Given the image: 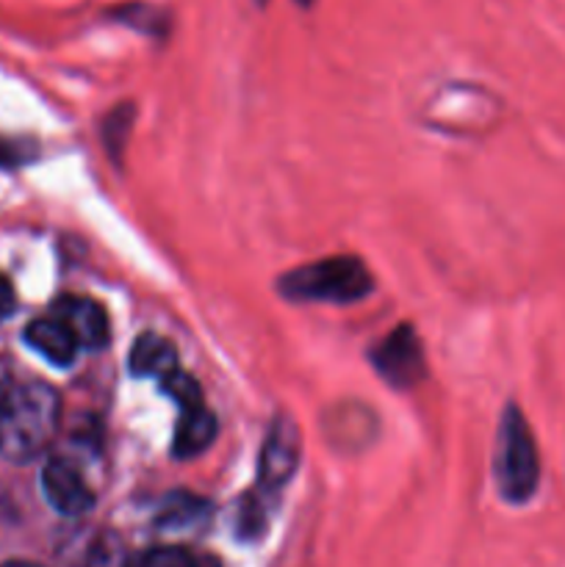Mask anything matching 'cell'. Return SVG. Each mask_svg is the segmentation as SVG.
<instances>
[{"label": "cell", "mask_w": 565, "mask_h": 567, "mask_svg": "<svg viewBox=\"0 0 565 567\" xmlns=\"http://www.w3.org/2000/svg\"><path fill=\"white\" fill-rule=\"evenodd\" d=\"M61 421L59 393L44 382H22L0 396V454L31 463L53 443Z\"/></svg>", "instance_id": "cell-1"}, {"label": "cell", "mask_w": 565, "mask_h": 567, "mask_svg": "<svg viewBox=\"0 0 565 567\" xmlns=\"http://www.w3.org/2000/svg\"><path fill=\"white\" fill-rule=\"evenodd\" d=\"M493 474L499 496L515 507L532 502L541 485V454L518 404H507L499 419Z\"/></svg>", "instance_id": "cell-2"}, {"label": "cell", "mask_w": 565, "mask_h": 567, "mask_svg": "<svg viewBox=\"0 0 565 567\" xmlns=\"http://www.w3.org/2000/svg\"><path fill=\"white\" fill-rule=\"evenodd\" d=\"M280 291L297 302L349 305L371 291V275L358 258H325L282 275Z\"/></svg>", "instance_id": "cell-3"}, {"label": "cell", "mask_w": 565, "mask_h": 567, "mask_svg": "<svg viewBox=\"0 0 565 567\" xmlns=\"http://www.w3.org/2000/svg\"><path fill=\"white\" fill-rule=\"evenodd\" d=\"M369 358L374 363L377 374L391 388H399V391H408V388H413L424 377V352H421L419 336H415L410 324H402L393 332H388L371 349Z\"/></svg>", "instance_id": "cell-4"}, {"label": "cell", "mask_w": 565, "mask_h": 567, "mask_svg": "<svg viewBox=\"0 0 565 567\" xmlns=\"http://www.w3.org/2000/svg\"><path fill=\"white\" fill-rule=\"evenodd\" d=\"M299 430L288 415H277L266 432L264 449L258 457V485L264 493H277L291 482L299 468Z\"/></svg>", "instance_id": "cell-5"}, {"label": "cell", "mask_w": 565, "mask_h": 567, "mask_svg": "<svg viewBox=\"0 0 565 567\" xmlns=\"http://www.w3.org/2000/svg\"><path fill=\"white\" fill-rule=\"evenodd\" d=\"M42 493L55 513L81 518L94 507V493L81 471L66 460H48L42 468Z\"/></svg>", "instance_id": "cell-6"}, {"label": "cell", "mask_w": 565, "mask_h": 567, "mask_svg": "<svg viewBox=\"0 0 565 567\" xmlns=\"http://www.w3.org/2000/svg\"><path fill=\"white\" fill-rule=\"evenodd\" d=\"M50 316H55L75 336L81 349H103L109 343V316H105V310L94 299L64 293V297L53 302Z\"/></svg>", "instance_id": "cell-7"}, {"label": "cell", "mask_w": 565, "mask_h": 567, "mask_svg": "<svg viewBox=\"0 0 565 567\" xmlns=\"http://www.w3.org/2000/svg\"><path fill=\"white\" fill-rule=\"evenodd\" d=\"M25 341L33 352L42 354L48 363L61 365V369L75 363L78 349H81V343L75 341V336H72V332L66 330L55 316L31 321L25 330Z\"/></svg>", "instance_id": "cell-8"}, {"label": "cell", "mask_w": 565, "mask_h": 567, "mask_svg": "<svg viewBox=\"0 0 565 567\" xmlns=\"http://www.w3.org/2000/svg\"><path fill=\"white\" fill-rule=\"evenodd\" d=\"M216 430H219L216 415L205 408V402L197 404V408L181 410V419H177L175 426V441H172V454L177 460L197 457V454H203L214 443Z\"/></svg>", "instance_id": "cell-9"}, {"label": "cell", "mask_w": 565, "mask_h": 567, "mask_svg": "<svg viewBox=\"0 0 565 567\" xmlns=\"http://www.w3.org/2000/svg\"><path fill=\"white\" fill-rule=\"evenodd\" d=\"M127 369H131L133 377H158V380H164L166 374L177 369L175 347L158 332H144L133 341Z\"/></svg>", "instance_id": "cell-10"}, {"label": "cell", "mask_w": 565, "mask_h": 567, "mask_svg": "<svg viewBox=\"0 0 565 567\" xmlns=\"http://www.w3.org/2000/svg\"><path fill=\"white\" fill-rule=\"evenodd\" d=\"M125 567H219L210 557H197V554L186 551L177 546H158L147 548V551L127 557Z\"/></svg>", "instance_id": "cell-11"}, {"label": "cell", "mask_w": 565, "mask_h": 567, "mask_svg": "<svg viewBox=\"0 0 565 567\" xmlns=\"http://www.w3.org/2000/svg\"><path fill=\"white\" fill-rule=\"evenodd\" d=\"M205 513H208V504H205L203 498L177 493V496H172L170 502L161 507L158 524L164 526V529H192V526H197L199 520L205 518Z\"/></svg>", "instance_id": "cell-12"}, {"label": "cell", "mask_w": 565, "mask_h": 567, "mask_svg": "<svg viewBox=\"0 0 565 567\" xmlns=\"http://www.w3.org/2000/svg\"><path fill=\"white\" fill-rule=\"evenodd\" d=\"M161 391H164L166 396H170L181 410L203 404V393H199L197 380L188 374H183L181 369H175L172 374H166L164 380H161Z\"/></svg>", "instance_id": "cell-13"}, {"label": "cell", "mask_w": 565, "mask_h": 567, "mask_svg": "<svg viewBox=\"0 0 565 567\" xmlns=\"http://www.w3.org/2000/svg\"><path fill=\"white\" fill-rule=\"evenodd\" d=\"M131 116H133V109L131 103H122V109H116L114 114L105 120V144H109L111 153H122V147H125V136L127 131H131Z\"/></svg>", "instance_id": "cell-14"}, {"label": "cell", "mask_w": 565, "mask_h": 567, "mask_svg": "<svg viewBox=\"0 0 565 567\" xmlns=\"http://www.w3.org/2000/svg\"><path fill=\"white\" fill-rule=\"evenodd\" d=\"M238 535L242 537H258L264 532V504L255 498H244L242 515H238Z\"/></svg>", "instance_id": "cell-15"}, {"label": "cell", "mask_w": 565, "mask_h": 567, "mask_svg": "<svg viewBox=\"0 0 565 567\" xmlns=\"http://www.w3.org/2000/svg\"><path fill=\"white\" fill-rule=\"evenodd\" d=\"M25 161V153L17 142L0 136V169H11V166H20Z\"/></svg>", "instance_id": "cell-16"}, {"label": "cell", "mask_w": 565, "mask_h": 567, "mask_svg": "<svg viewBox=\"0 0 565 567\" xmlns=\"http://www.w3.org/2000/svg\"><path fill=\"white\" fill-rule=\"evenodd\" d=\"M17 310V293L14 286L9 282V277L0 275V319H9Z\"/></svg>", "instance_id": "cell-17"}, {"label": "cell", "mask_w": 565, "mask_h": 567, "mask_svg": "<svg viewBox=\"0 0 565 567\" xmlns=\"http://www.w3.org/2000/svg\"><path fill=\"white\" fill-rule=\"evenodd\" d=\"M3 567H42V565H33V563H6Z\"/></svg>", "instance_id": "cell-18"}, {"label": "cell", "mask_w": 565, "mask_h": 567, "mask_svg": "<svg viewBox=\"0 0 565 567\" xmlns=\"http://www.w3.org/2000/svg\"><path fill=\"white\" fill-rule=\"evenodd\" d=\"M299 3H310V0H299Z\"/></svg>", "instance_id": "cell-19"}]
</instances>
